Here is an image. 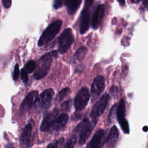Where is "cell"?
I'll return each mask as SVG.
<instances>
[{"mask_svg":"<svg viewBox=\"0 0 148 148\" xmlns=\"http://www.w3.org/2000/svg\"><path fill=\"white\" fill-rule=\"evenodd\" d=\"M57 56V51L53 50L45 54L40 58L38 68L34 75V77L35 79L39 80L46 76L50 69L53 57H56Z\"/></svg>","mask_w":148,"mask_h":148,"instance_id":"1","label":"cell"},{"mask_svg":"<svg viewBox=\"0 0 148 148\" xmlns=\"http://www.w3.org/2000/svg\"><path fill=\"white\" fill-rule=\"evenodd\" d=\"M62 24V21L61 20H56L50 24L39 38L38 42V46H41L46 45L51 41L59 32Z\"/></svg>","mask_w":148,"mask_h":148,"instance_id":"2","label":"cell"},{"mask_svg":"<svg viewBox=\"0 0 148 148\" xmlns=\"http://www.w3.org/2000/svg\"><path fill=\"white\" fill-rule=\"evenodd\" d=\"M93 129V125L87 119H84L74 129L73 132L76 135L79 133V144L83 145L90 135Z\"/></svg>","mask_w":148,"mask_h":148,"instance_id":"3","label":"cell"},{"mask_svg":"<svg viewBox=\"0 0 148 148\" xmlns=\"http://www.w3.org/2000/svg\"><path fill=\"white\" fill-rule=\"evenodd\" d=\"M54 91L51 88L44 90L38 97L34 105L37 111L40 112L48 109L54 95Z\"/></svg>","mask_w":148,"mask_h":148,"instance_id":"4","label":"cell"},{"mask_svg":"<svg viewBox=\"0 0 148 148\" xmlns=\"http://www.w3.org/2000/svg\"><path fill=\"white\" fill-rule=\"evenodd\" d=\"M109 98V95L106 93H105L94 105L90 113V117L91 118L92 121L94 125L96 124L99 117L103 113L104 110H105Z\"/></svg>","mask_w":148,"mask_h":148,"instance_id":"5","label":"cell"},{"mask_svg":"<svg viewBox=\"0 0 148 148\" xmlns=\"http://www.w3.org/2000/svg\"><path fill=\"white\" fill-rule=\"evenodd\" d=\"M74 42V36L71 28L65 29L58 38V51L64 54L68 51Z\"/></svg>","mask_w":148,"mask_h":148,"instance_id":"6","label":"cell"},{"mask_svg":"<svg viewBox=\"0 0 148 148\" xmlns=\"http://www.w3.org/2000/svg\"><path fill=\"white\" fill-rule=\"evenodd\" d=\"M89 90L87 87H83L76 94L74 99V106L76 111L83 110L86 106L90 99Z\"/></svg>","mask_w":148,"mask_h":148,"instance_id":"7","label":"cell"},{"mask_svg":"<svg viewBox=\"0 0 148 148\" xmlns=\"http://www.w3.org/2000/svg\"><path fill=\"white\" fill-rule=\"evenodd\" d=\"M116 116L119 123L123 132L125 134H128L130 131L129 125L128 121L126 120L125 116V103L124 99L120 101L118 106H117Z\"/></svg>","mask_w":148,"mask_h":148,"instance_id":"8","label":"cell"},{"mask_svg":"<svg viewBox=\"0 0 148 148\" xmlns=\"http://www.w3.org/2000/svg\"><path fill=\"white\" fill-rule=\"evenodd\" d=\"M38 97V91H32L29 92L25 97L22 101L20 107V111L22 114L25 113L29 111L30 108L35 105L36 101Z\"/></svg>","mask_w":148,"mask_h":148,"instance_id":"9","label":"cell"},{"mask_svg":"<svg viewBox=\"0 0 148 148\" xmlns=\"http://www.w3.org/2000/svg\"><path fill=\"white\" fill-rule=\"evenodd\" d=\"M105 80L103 76H97L93 80L91 87V94L93 99L97 98L104 90Z\"/></svg>","mask_w":148,"mask_h":148,"instance_id":"10","label":"cell"},{"mask_svg":"<svg viewBox=\"0 0 148 148\" xmlns=\"http://www.w3.org/2000/svg\"><path fill=\"white\" fill-rule=\"evenodd\" d=\"M105 132L103 130H98L88 143L86 148H101L105 144Z\"/></svg>","mask_w":148,"mask_h":148,"instance_id":"11","label":"cell"},{"mask_svg":"<svg viewBox=\"0 0 148 148\" xmlns=\"http://www.w3.org/2000/svg\"><path fill=\"white\" fill-rule=\"evenodd\" d=\"M34 123L30 121L24 128L20 136V147L21 148H28L30 146L31 136L32 130V125Z\"/></svg>","mask_w":148,"mask_h":148,"instance_id":"12","label":"cell"},{"mask_svg":"<svg viewBox=\"0 0 148 148\" xmlns=\"http://www.w3.org/2000/svg\"><path fill=\"white\" fill-rule=\"evenodd\" d=\"M105 7L103 4H99L97 6L91 19V27L94 29H97L100 25L103 18Z\"/></svg>","mask_w":148,"mask_h":148,"instance_id":"13","label":"cell"},{"mask_svg":"<svg viewBox=\"0 0 148 148\" xmlns=\"http://www.w3.org/2000/svg\"><path fill=\"white\" fill-rule=\"evenodd\" d=\"M90 21L91 13L89 9L83 8L80 14V32L81 34H83L88 31L90 25Z\"/></svg>","mask_w":148,"mask_h":148,"instance_id":"14","label":"cell"},{"mask_svg":"<svg viewBox=\"0 0 148 148\" xmlns=\"http://www.w3.org/2000/svg\"><path fill=\"white\" fill-rule=\"evenodd\" d=\"M58 110L54 109L50 113H48L43 119L40 129L42 131H49L53 121L58 116Z\"/></svg>","mask_w":148,"mask_h":148,"instance_id":"15","label":"cell"},{"mask_svg":"<svg viewBox=\"0 0 148 148\" xmlns=\"http://www.w3.org/2000/svg\"><path fill=\"white\" fill-rule=\"evenodd\" d=\"M69 119V116L66 113H62L58 116L53 121L49 131H58L66 125Z\"/></svg>","mask_w":148,"mask_h":148,"instance_id":"16","label":"cell"},{"mask_svg":"<svg viewBox=\"0 0 148 148\" xmlns=\"http://www.w3.org/2000/svg\"><path fill=\"white\" fill-rule=\"evenodd\" d=\"M82 0H65V5L66 6L67 12L70 15H73L79 8Z\"/></svg>","mask_w":148,"mask_h":148,"instance_id":"17","label":"cell"},{"mask_svg":"<svg viewBox=\"0 0 148 148\" xmlns=\"http://www.w3.org/2000/svg\"><path fill=\"white\" fill-rule=\"evenodd\" d=\"M86 51H87V49L84 47H81L79 48L74 54L72 57V62L73 63H76L78 61H81L84 57Z\"/></svg>","mask_w":148,"mask_h":148,"instance_id":"18","label":"cell"},{"mask_svg":"<svg viewBox=\"0 0 148 148\" xmlns=\"http://www.w3.org/2000/svg\"><path fill=\"white\" fill-rule=\"evenodd\" d=\"M119 135V131L116 127L113 126L109 132V133L108 134L105 138V143H109L113 140H115Z\"/></svg>","mask_w":148,"mask_h":148,"instance_id":"19","label":"cell"},{"mask_svg":"<svg viewBox=\"0 0 148 148\" xmlns=\"http://www.w3.org/2000/svg\"><path fill=\"white\" fill-rule=\"evenodd\" d=\"M76 138L77 135L73 132L71 136L65 144L64 148H74L76 142Z\"/></svg>","mask_w":148,"mask_h":148,"instance_id":"20","label":"cell"},{"mask_svg":"<svg viewBox=\"0 0 148 148\" xmlns=\"http://www.w3.org/2000/svg\"><path fill=\"white\" fill-rule=\"evenodd\" d=\"M64 141V138H61L59 140H55L50 143L46 148H60Z\"/></svg>","mask_w":148,"mask_h":148,"instance_id":"21","label":"cell"},{"mask_svg":"<svg viewBox=\"0 0 148 148\" xmlns=\"http://www.w3.org/2000/svg\"><path fill=\"white\" fill-rule=\"evenodd\" d=\"M24 69L27 72V73H32V72H34V71L36 67V62L33 61V60H31L29 61L24 66Z\"/></svg>","mask_w":148,"mask_h":148,"instance_id":"22","label":"cell"},{"mask_svg":"<svg viewBox=\"0 0 148 148\" xmlns=\"http://www.w3.org/2000/svg\"><path fill=\"white\" fill-rule=\"evenodd\" d=\"M69 92H70V89L68 87H65L62 89L58 94V97H57L58 101L59 102L62 101L66 96H67L69 94Z\"/></svg>","mask_w":148,"mask_h":148,"instance_id":"23","label":"cell"},{"mask_svg":"<svg viewBox=\"0 0 148 148\" xmlns=\"http://www.w3.org/2000/svg\"><path fill=\"white\" fill-rule=\"evenodd\" d=\"M65 0H54L53 6L55 9L60 8L64 3H65Z\"/></svg>","mask_w":148,"mask_h":148,"instance_id":"24","label":"cell"},{"mask_svg":"<svg viewBox=\"0 0 148 148\" xmlns=\"http://www.w3.org/2000/svg\"><path fill=\"white\" fill-rule=\"evenodd\" d=\"M21 77L22 80L24 83H27L28 80L27 72L25 70V69H21Z\"/></svg>","mask_w":148,"mask_h":148,"instance_id":"25","label":"cell"},{"mask_svg":"<svg viewBox=\"0 0 148 148\" xmlns=\"http://www.w3.org/2000/svg\"><path fill=\"white\" fill-rule=\"evenodd\" d=\"M18 76H19V68H18V65L16 64L14 66V72L13 75V79L17 80L18 77Z\"/></svg>","mask_w":148,"mask_h":148,"instance_id":"26","label":"cell"},{"mask_svg":"<svg viewBox=\"0 0 148 148\" xmlns=\"http://www.w3.org/2000/svg\"><path fill=\"white\" fill-rule=\"evenodd\" d=\"M70 105H71V100H68L62 103V105H61V108L62 110H67L69 109Z\"/></svg>","mask_w":148,"mask_h":148,"instance_id":"27","label":"cell"},{"mask_svg":"<svg viewBox=\"0 0 148 148\" xmlns=\"http://www.w3.org/2000/svg\"><path fill=\"white\" fill-rule=\"evenodd\" d=\"M94 0H85L84 8L89 9L91 7V6L94 2Z\"/></svg>","mask_w":148,"mask_h":148,"instance_id":"28","label":"cell"},{"mask_svg":"<svg viewBox=\"0 0 148 148\" xmlns=\"http://www.w3.org/2000/svg\"><path fill=\"white\" fill-rule=\"evenodd\" d=\"M2 2L3 6L7 9L9 8L12 5V0H2Z\"/></svg>","mask_w":148,"mask_h":148,"instance_id":"29","label":"cell"},{"mask_svg":"<svg viewBox=\"0 0 148 148\" xmlns=\"http://www.w3.org/2000/svg\"><path fill=\"white\" fill-rule=\"evenodd\" d=\"M117 1L119 2V3H120V5H121V6L124 5L125 2V0H117Z\"/></svg>","mask_w":148,"mask_h":148,"instance_id":"30","label":"cell"},{"mask_svg":"<svg viewBox=\"0 0 148 148\" xmlns=\"http://www.w3.org/2000/svg\"><path fill=\"white\" fill-rule=\"evenodd\" d=\"M5 148H14V147L13 146V145L12 143H9L6 145Z\"/></svg>","mask_w":148,"mask_h":148,"instance_id":"31","label":"cell"},{"mask_svg":"<svg viewBox=\"0 0 148 148\" xmlns=\"http://www.w3.org/2000/svg\"><path fill=\"white\" fill-rule=\"evenodd\" d=\"M138 1H143V3H144L146 6H148V0H138Z\"/></svg>","mask_w":148,"mask_h":148,"instance_id":"32","label":"cell"},{"mask_svg":"<svg viewBox=\"0 0 148 148\" xmlns=\"http://www.w3.org/2000/svg\"><path fill=\"white\" fill-rule=\"evenodd\" d=\"M131 1L132 2H134V0H131Z\"/></svg>","mask_w":148,"mask_h":148,"instance_id":"33","label":"cell"}]
</instances>
